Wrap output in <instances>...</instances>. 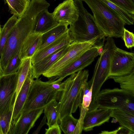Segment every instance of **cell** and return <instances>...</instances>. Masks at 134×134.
<instances>
[{"instance_id":"1","label":"cell","mask_w":134,"mask_h":134,"mask_svg":"<svg viewBox=\"0 0 134 134\" xmlns=\"http://www.w3.org/2000/svg\"><path fill=\"white\" fill-rule=\"evenodd\" d=\"M45 0H31L25 11L12 27L9 34L0 62L3 70L10 59L20 52L24 42L33 32L36 18L42 11L48 9Z\"/></svg>"},{"instance_id":"2","label":"cell","mask_w":134,"mask_h":134,"mask_svg":"<svg viewBox=\"0 0 134 134\" xmlns=\"http://www.w3.org/2000/svg\"><path fill=\"white\" fill-rule=\"evenodd\" d=\"M88 70H81L70 75L61 82L62 91L58 100L57 109L59 114V122L64 116L75 113L82 103V87L87 81Z\"/></svg>"},{"instance_id":"3","label":"cell","mask_w":134,"mask_h":134,"mask_svg":"<svg viewBox=\"0 0 134 134\" xmlns=\"http://www.w3.org/2000/svg\"><path fill=\"white\" fill-rule=\"evenodd\" d=\"M91 9L97 24L105 36L122 37L125 24L112 9L100 0H81Z\"/></svg>"},{"instance_id":"4","label":"cell","mask_w":134,"mask_h":134,"mask_svg":"<svg viewBox=\"0 0 134 134\" xmlns=\"http://www.w3.org/2000/svg\"><path fill=\"white\" fill-rule=\"evenodd\" d=\"M74 1L79 10V16L68 28L69 34L73 41L84 42L97 37L104 41V34L97 24L93 16L84 7L82 1Z\"/></svg>"},{"instance_id":"5","label":"cell","mask_w":134,"mask_h":134,"mask_svg":"<svg viewBox=\"0 0 134 134\" xmlns=\"http://www.w3.org/2000/svg\"><path fill=\"white\" fill-rule=\"evenodd\" d=\"M117 47L113 37H107L103 52L95 65L93 76L88 82L90 88L92 85V100L88 108L90 110L95 108L96 97L109 76L111 57Z\"/></svg>"},{"instance_id":"6","label":"cell","mask_w":134,"mask_h":134,"mask_svg":"<svg viewBox=\"0 0 134 134\" xmlns=\"http://www.w3.org/2000/svg\"><path fill=\"white\" fill-rule=\"evenodd\" d=\"M53 80L49 79L44 82L38 78L34 80L19 118L31 110L45 107L53 100H58L60 92L52 87L51 83Z\"/></svg>"},{"instance_id":"7","label":"cell","mask_w":134,"mask_h":134,"mask_svg":"<svg viewBox=\"0 0 134 134\" xmlns=\"http://www.w3.org/2000/svg\"><path fill=\"white\" fill-rule=\"evenodd\" d=\"M95 108L119 109L134 114V94L118 88L102 90L96 97Z\"/></svg>"},{"instance_id":"8","label":"cell","mask_w":134,"mask_h":134,"mask_svg":"<svg viewBox=\"0 0 134 134\" xmlns=\"http://www.w3.org/2000/svg\"><path fill=\"white\" fill-rule=\"evenodd\" d=\"M102 42L98 37L84 42H73L70 44L66 53L42 75L48 79L57 76L64 69L87 50Z\"/></svg>"},{"instance_id":"9","label":"cell","mask_w":134,"mask_h":134,"mask_svg":"<svg viewBox=\"0 0 134 134\" xmlns=\"http://www.w3.org/2000/svg\"><path fill=\"white\" fill-rule=\"evenodd\" d=\"M18 71L0 77V115L13 110L18 77Z\"/></svg>"},{"instance_id":"10","label":"cell","mask_w":134,"mask_h":134,"mask_svg":"<svg viewBox=\"0 0 134 134\" xmlns=\"http://www.w3.org/2000/svg\"><path fill=\"white\" fill-rule=\"evenodd\" d=\"M133 70L134 53L117 47L111 57L109 76L125 75Z\"/></svg>"},{"instance_id":"11","label":"cell","mask_w":134,"mask_h":134,"mask_svg":"<svg viewBox=\"0 0 134 134\" xmlns=\"http://www.w3.org/2000/svg\"><path fill=\"white\" fill-rule=\"evenodd\" d=\"M98 55L96 46L92 47L62 70L56 76L51 78L55 80L64 79L68 76L82 70L90 64Z\"/></svg>"},{"instance_id":"12","label":"cell","mask_w":134,"mask_h":134,"mask_svg":"<svg viewBox=\"0 0 134 134\" xmlns=\"http://www.w3.org/2000/svg\"><path fill=\"white\" fill-rule=\"evenodd\" d=\"M52 13L59 23L70 25L77 19L79 10L74 0H65L56 7Z\"/></svg>"},{"instance_id":"13","label":"cell","mask_w":134,"mask_h":134,"mask_svg":"<svg viewBox=\"0 0 134 134\" xmlns=\"http://www.w3.org/2000/svg\"><path fill=\"white\" fill-rule=\"evenodd\" d=\"M112 109L97 108L87 111L83 119V130L91 131L95 127L99 126L108 122L111 117Z\"/></svg>"},{"instance_id":"14","label":"cell","mask_w":134,"mask_h":134,"mask_svg":"<svg viewBox=\"0 0 134 134\" xmlns=\"http://www.w3.org/2000/svg\"><path fill=\"white\" fill-rule=\"evenodd\" d=\"M44 108L31 110L22 116L11 128L8 134H27L34 126Z\"/></svg>"},{"instance_id":"15","label":"cell","mask_w":134,"mask_h":134,"mask_svg":"<svg viewBox=\"0 0 134 134\" xmlns=\"http://www.w3.org/2000/svg\"><path fill=\"white\" fill-rule=\"evenodd\" d=\"M34 80L32 76V69L15 100L13 110L10 129L17 122L21 116L31 85Z\"/></svg>"},{"instance_id":"16","label":"cell","mask_w":134,"mask_h":134,"mask_svg":"<svg viewBox=\"0 0 134 134\" xmlns=\"http://www.w3.org/2000/svg\"><path fill=\"white\" fill-rule=\"evenodd\" d=\"M70 44L63 47L46 57L38 62L32 64L33 78H38L60 59L68 50Z\"/></svg>"},{"instance_id":"17","label":"cell","mask_w":134,"mask_h":134,"mask_svg":"<svg viewBox=\"0 0 134 134\" xmlns=\"http://www.w3.org/2000/svg\"><path fill=\"white\" fill-rule=\"evenodd\" d=\"M73 42L68 31L53 42L37 51L31 58L32 64L38 62L47 56L63 47L70 44Z\"/></svg>"},{"instance_id":"18","label":"cell","mask_w":134,"mask_h":134,"mask_svg":"<svg viewBox=\"0 0 134 134\" xmlns=\"http://www.w3.org/2000/svg\"><path fill=\"white\" fill-rule=\"evenodd\" d=\"M59 23L54 18L52 13L48 9L42 10L36 18L33 32L41 34L57 25Z\"/></svg>"},{"instance_id":"19","label":"cell","mask_w":134,"mask_h":134,"mask_svg":"<svg viewBox=\"0 0 134 134\" xmlns=\"http://www.w3.org/2000/svg\"><path fill=\"white\" fill-rule=\"evenodd\" d=\"M42 35L33 32L28 36L20 50V56L22 60L31 58L38 50L42 43Z\"/></svg>"},{"instance_id":"20","label":"cell","mask_w":134,"mask_h":134,"mask_svg":"<svg viewBox=\"0 0 134 134\" xmlns=\"http://www.w3.org/2000/svg\"><path fill=\"white\" fill-rule=\"evenodd\" d=\"M68 25L66 24L59 23L56 26L43 34L41 44L38 51L53 42L68 31Z\"/></svg>"},{"instance_id":"21","label":"cell","mask_w":134,"mask_h":134,"mask_svg":"<svg viewBox=\"0 0 134 134\" xmlns=\"http://www.w3.org/2000/svg\"><path fill=\"white\" fill-rule=\"evenodd\" d=\"M111 117L115 119L121 126L134 134V114L119 109H112Z\"/></svg>"},{"instance_id":"22","label":"cell","mask_w":134,"mask_h":134,"mask_svg":"<svg viewBox=\"0 0 134 134\" xmlns=\"http://www.w3.org/2000/svg\"><path fill=\"white\" fill-rule=\"evenodd\" d=\"M113 79L120 84L121 89L134 94V70L130 74L121 76H109L108 79Z\"/></svg>"},{"instance_id":"23","label":"cell","mask_w":134,"mask_h":134,"mask_svg":"<svg viewBox=\"0 0 134 134\" xmlns=\"http://www.w3.org/2000/svg\"><path fill=\"white\" fill-rule=\"evenodd\" d=\"M32 69V64L31 58H26L22 60L21 64L18 71L19 74L15 100L28 75Z\"/></svg>"},{"instance_id":"24","label":"cell","mask_w":134,"mask_h":134,"mask_svg":"<svg viewBox=\"0 0 134 134\" xmlns=\"http://www.w3.org/2000/svg\"><path fill=\"white\" fill-rule=\"evenodd\" d=\"M57 103L56 99L53 100L44 108V113L47 118L48 127L55 124H59V114L57 109Z\"/></svg>"},{"instance_id":"25","label":"cell","mask_w":134,"mask_h":134,"mask_svg":"<svg viewBox=\"0 0 134 134\" xmlns=\"http://www.w3.org/2000/svg\"><path fill=\"white\" fill-rule=\"evenodd\" d=\"M10 13L20 17L28 7L30 0H5Z\"/></svg>"},{"instance_id":"26","label":"cell","mask_w":134,"mask_h":134,"mask_svg":"<svg viewBox=\"0 0 134 134\" xmlns=\"http://www.w3.org/2000/svg\"><path fill=\"white\" fill-rule=\"evenodd\" d=\"M18 19V17L13 15L1 29L0 35V58L2 55L9 32Z\"/></svg>"},{"instance_id":"27","label":"cell","mask_w":134,"mask_h":134,"mask_svg":"<svg viewBox=\"0 0 134 134\" xmlns=\"http://www.w3.org/2000/svg\"><path fill=\"white\" fill-rule=\"evenodd\" d=\"M79 119L75 118L72 114L65 116L60 120L59 124L61 129L65 134H72Z\"/></svg>"},{"instance_id":"28","label":"cell","mask_w":134,"mask_h":134,"mask_svg":"<svg viewBox=\"0 0 134 134\" xmlns=\"http://www.w3.org/2000/svg\"><path fill=\"white\" fill-rule=\"evenodd\" d=\"M100 0L113 10L123 19L125 24L129 25L134 24V15L129 13L109 0Z\"/></svg>"},{"instance_id":"29","label":"cell","mask_w":134,"mask_h":134,"mask_svg":"<svg viewBox=\"0 0 134 134\" xmlns=\"http://www.w3.org/2000/svg\"><path fill=\"white\" fill-rule=\"evenodd\" d=\"M20 52H17L9 60L3 70L4 75L13 74L18 71L22 61L20 57Z\"/></svg>"},{"instance_id":"30","label":"cell","mask_w":134,"mask_h":134,"mask_svg":"<svg viewBox=\"0 0 134 134\" xmlns=\"http://www.w3.org/2000/svg\"><path fill=\"white\" fill-rule=\"evenodd\" d=\"M13 110L8 113L0 115L1 134H8L10 130Z\"/></svg>"},{"instance_id":"31","label":"cell","mask_w":134,"mask_h":134,"mask_svg":"<svg viewBox=\"0 0 134 134\" xmlns=\"http://www.w3.org/2000/svg\"><path fill=\"white\" fill-rule=\"evenodd\" d=\"M92 85H91L89 91L86 94L83 93L82 103L79 107L80 109V115L84 116L88 110L92 100Z\"/></svg>"},{"instance_id":"32","label":"cell","mask_w":134,"mask_h":134,"mask_svg":"<svg viewBox=\"0 0 134 134\" xmlns=\"http://www.w3.org/2000/svg\"><path fill=\"white\" fill-rule=\"evenodd\" d=\"M129 13L134 15V0H109Z\"/></svg>"},{"instance_id":"33","label":"cell","mask_w":134,"mask_h":134,"mask_svg":"<svg viewBox=\"0 0 134 134\" xmlns=\"http://www.w3.org/2000/svg\"><path fill=\"white\" fill-rule=\"evenodd\" d=\"M126 46L128 48L134 46V34L124 28L122 37Z\"/></svg>"},{"instance_id":"34","label":"cell","mask_w":134,"mask_h":134,"mask_svg":"<svg viewBox=\"0 0 134 134\" xmlns=\"http://www.w3.org/2000/svg\"><path fill=\"white\" fill-rule=\"evenodd\" d=\"M100 134H133L130 130L122 126L119 127L117 129L111 131H104L100 133Z\"/></svg>"},{"instance_id":"35","label":"cell","mask_w":134,"mask_h":134,"mask_svg":"<svg viewBox=\"0 0 134 134\" xmlns=\"http://www.w3.org/2000/svg\"><path fill=\"white\" fill-rule=\"evenodd\" d=\"M46 134H61V129L58 123L53 124L45 129Z\"/></svg>"},{"instance_id":"36","label":"cell","mask_w":134,"mask_h":134,"mask_svg":"<svg viewBox=\"0 0 134 134\" xmlns=\"http://www.w3.org/2000/svg\"><path fill=\"white\" fill-rule=\"evenodd\" d=\"M47 118L45 115H44L43 118L40 124L37 129L32 134H38L41 130L42 127L45 124H47Z\"/></svg>"},{"instance_id":"37","label":"cell","mask_w":134,"mask_h":134,"mask_svg":"<svg viewBox=\"0 0 134 134\" xmlns=\"http://www.w3.org/2000/svg\"><path fill=\"white\" fill-rule=\"evenodd\" d=\"M104 45L96 46L98 55H100L102 53L104 49Z\"/></svg>"},{"instance_id":"38","label":"cell","mask_w":134,"mask_h":134,"mask_svg":"<svg viewBox=\"0 0 134 134\" xmlns=\"http://www.w3.org/2000/svg\"><path fill=\"white\" fill-rule=\"evenodd\" d=\"M4 75V72L3 70L2 67L0 62V77Z\"/></svg>"},{"instance_id":"39","label":"cell","mask_w":134,"mask_h":134,"mask_svg":"<svg viewBox=\"0 0 134 134\" xmlns=\"http://www.w3.org/2000/svg\"><path fill=\"white\" fill-rule=\"evenodd\" d=\"M1 26H0V35L1 32Z\"/></svg>"},{"instance_id":"40","label":"cell","mask_w":134,"mask_h":134,"mask_svg":"<svg viewBox=\"0 0 134 134\" xmlns=\"http://www.w3.org/2000/svg\"><path fill=\"white\" fill-rule=\"evenodd\" d=\"M0 134H1V133H0Z\"/></svg>"}]
</instances>
